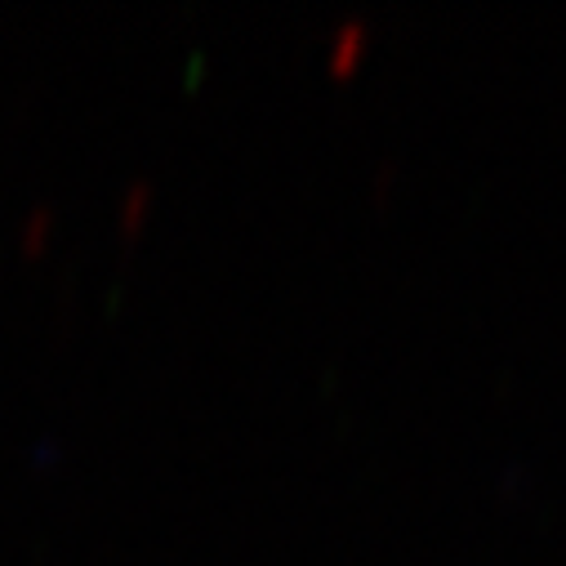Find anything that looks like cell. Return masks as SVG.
<instances>
[{
	"mask_svg": "<svg viewBox=\"0 0 566 566\" xmlns=\"http://www.w3.org/2000/svg\"><path fill=\"white\" fill-rule=\"evenodd\" d=\"M361 41H366V28L361 23H344L339 32H335V45H331V63L344 72L353 59H357V50H361Z\"/></svg>",
	"mask_w": 566,
	"mask_h": 566,
	"instance_id": "6da1fadb",
	"label": "cell"
}]
</instances>
